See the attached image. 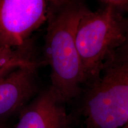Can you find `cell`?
<instances>
[{
    "label": "cell",
    "instance_id": "1",
    "mask_svg": "<svg viewBox=\"0 0 128 128\" xmlns=\"http://www.w3.org/2000/svg\"><path fill=\"white\" fill-rule=\"evenodd\" d=\"M87 6L81 1H49L44 54L51 87L65 103L82 92L84 73L76 45L79 21Z\"/></svg>",
    "mask_w": 128,
    "mask_h": 128
},
{
    "label": "cell",
    "instance_id": "2",
    "mask_svg": "<svg viewBox=\"0 0 128 128\" xmlns=\"http://www.w3.org/2000/svg\"><path fill=\"white\" fill-rule=\"evenodd\" d=\"M102 7L85 10L76 32V45L86 88L100 77L104 65L124 44L128 17L111 5L100 1Z\"/></svg>",
    "mask_w": 128,
    "mask_h": 128
},
{
    "label": "cell",
    "instance_id": "3",
    "mask_svg": "<svg viewBox=\"0 0 128 128\" xmlns=\"http://www.w3.org/2000/svg\"><path fill=\"white\" fill-rule=\"evenodd\" d=\"M82 114L87 128H123L128 122V58L113 55L100 77L85 89Z\"/></svg>",
    "mask_w": 128,
    "mask_h": 128
},
{
    "label": "cell",
    "instance_id": "4",
    "mask_svg": "<svg viewBox=\"0 0 128 128\" xmlns=\"http://www.w3.org/2000/svg\"><path fill=\"white\" fill-rule=\"evenodd\" d=\"M49 1L0 0V47L28 48V40L47 18Z\"/></svg>",
    "mask_w": 128,
    "mask_h": 128
},
{
    "label": "cell",
    "instance_id": "5",
    "mask_svg": "<svg viewBox=\"0 0 128 128\" xmlns=\"http://www.w3.org/2000/svg\"><path fill=\"white\" fill-rule=\"evenodd\" d=\"M64 103L50 86L24 108L16 128H69L70 119Z\"/></svg>",
    "mask_w": 128,
    "mask_h": 128
},
{
    "label": "cell",
    "instance_id": "6",
    "mask_svg": "<svg viewBox=\"0 0 128 128\" xmlns=\"http://www.w3.org/2000/svg\"><path fill=\"white\" fill-rule=\"evenodd\" d=\"M38 64H22L0 80V119L22 108L35 94Z\"/></svg>",
    "mask_w": 128,
    "mask_h": 128
},
{
    "label": "cell",
    "instance_id": "7",
    "mask_svg": "<svg viewBox=\"0 0 128 128\" xmlns=\"http://www.w3.org/2000/svg\"><path fill=\"white\" fill-rule=\"evenodd\" d=\"M32 60L28 48L22 49L0 47V69L15 62H24Z\"/></svg>",
    "mask_w": 128,
    "mask_h": 128
},
{
    "label": "cell",
    "instance_id": "8",
    "mask_svg": "<svg viewBox=\"0 0 128 128\" xmlns=\"http://www.w3.org/2000/svg\"><path fill=\"white\" fill-rule=\"evenodd\" d=\"M103 1L113 6L123 14H128V0H103Z\"/></svg>",
    "mask_w": 128,
    "mask_h": 128
},
{
    "label": "cell",
    "instance_id": "9",
    "mask_svg": "<svg viewBox=\"0 0 128 128\" xmlns=\"http://www.w3.org/2000/svg\"><path fill=\"white\" fill-rule=\"evenodd\" d=\"M114 55L124 58H128V28L126 39L124 44L117 50L114 54Z\"/></svg>",
    "mask_w": 128,
    "mask_h": 128
},
{
    "label": "cell",
    "instance_id": "10",
    "mask_svg": "<svg viewBox=\"0 0 128 128\" xmlns=\"http://www.w3.org/2000/svg\"><path fill=\"white\" fill-rule=\"evenodd\" d=\"M20 65V64L16 62V63H12L9 64V65H6L1 69H0V80L4 76H7V74L14 70V69L17 68Z\"/></svg>",
    "mask_w": 128,
    "mask_h": 128
},
{
    "label": "cell",
    "instance_id": "11",
    "mask_svg": "<svg viewBox=\"0 0 128 128\" xmlns=\"http://www.w3.org/2000/svg\"><path fill=\"white\" fill-rule=\"evenodd\" d=\"M0 128H6V127H5L4 124H3L2 123L0 122Z\"/></svg>",
    "mask_w": 128,
    "mask_h": 128
},
{
    "label": "cell",
    "instance_id": "12",
    "mask_svg": "<svg viewBox=\"0 0 128 128\" xmlns=\"http://www.w3.org/2000/svg\"><path fill=\"white\" fill-rule=\"evenodd\" d=\"M123 128H128V122L127 123V124H126V126H124V127Z\"/></svg>",
    "mask_w": 128,
    "mask_h": 128
}]
</instances>
